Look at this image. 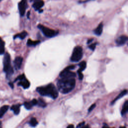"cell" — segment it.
<instances>
[{"label":"cell","mask_w":128,"mask_h":128,"mask_svg":"<svg viewBox=\"0 0 128 128\" xmlns=\"http://www.w3.org/2000/svg\"><path fill=\"white\" fill-rule=\"evenodd\" d=\"M76 85V80L73 78H62L58 80V90L62 94H67L72 91Z\"/></svg>","instance_id":"1"},{"label":"cell","mask_w":128,"mask_h":128,"mask_svg":"<svg viewBox=\"0 0 128 128\" xmlns=\"http://www.w3.org/2000/svg\"><path fill=\"white\" fill-rule=\"evenodd\" d=\"M36 91L42 96H50L54 99L58 96V92L54 85L52 84H48L46 86L38 87Z\"/></svg>","instance_id":"2"},{"label":"cell","mask_w":128,"mask_h":128,"mask_svg":"<svg viewBox=\"0 0 128 128\" xmlns=\"http://www.w3.org/2000/svg\"><path fill=\"white\" fill-rule=\"evenodd\" d=\"M4 71L6 74L8 78L11 77L14 73V70L10 64V56L8 53H6L4 57L3 60Z\"/></svg>","instance_id":"3"},{"label":"cell","mask_w":128,"mask_h":128,"mask_svg":"<svg viewBox=\"0 0 128 128\" xmlns=\"http://www.w3.org/2000/svg\"><path fill=\"white\" fill-rule=\"evenodd\" d=\"M83 56L82 48L80 46H76L72 52L70 60L72 62H79Z\"/></svg>","instance_id":"4"},{"label":"cell","mask_w":128,"mask_h":128,"mask_svg":"<svg viewBox=\"0 0 128 128\" xmlns=\"http://www.w3.org/2000/svg\"><path fill=\"white\" fill-rule=\"evenodd\" d=\"M38 28L42 31V34L47 38H51L57 36L58 34V31L50 29L42 24H38Z\"/></svg>","instance_id":"5"},{"label":"cell","mask_w":128,"mask_h":128,"mask_svg":"<svg viewBox=\"0 0 128 128\" xmlns=\"http://www.w3.org/2000/svg\"><path fill=\"white\" fill-rule=\"evenodd\" d=\"M75 66L74 65H71L66 67L62 71L60 74V76L61 78H74L76 76V74L72 72H71L70 70L74 69Z\"/></svg>","instance_id":"6"},{"label":"cell","mask_w":128,"mask_h":128,"mask_svg":"<svg viewBox=\"0 0 128 128\" xmlns=\"http://www.w3.org/2000/svg\"><path fill=\"white\" fill-rule=\"evenodd\" d=\"M28 7L27 0H22L18 4L20 14L21 16H24L25 14L26 10Z\"/></svg>","instance_id":"7"},{"label":"cell","mask_w":128,"mask_h":128,"mask_svg":"<svg viewBox=\"0 0 128 128\" xmlns=\"http://www.w3.org/2000/svg\"><path fill=\"white\" fill-rule=\"evenodd\" d=\"M128 38L127 36L124 35H122L118 37L116 40V43L118 46H122L124 44L128 41Z\"/></svg>","instance_id":"8"},{"label":"cell","mask_w":128,"mask_h":128,"mask_svg":"<svg viewBox=\"0 0 128 128\" xmlns=\"http://www.w3.org/2000/svg\"><path fill=\"white\" fill-rule=\"evenodd\" d=\"M44 5V2L42 0H34L32 5L36 10H39Z\"/></svg>","instance_id":"9"},{"label":"cell","mask_w":128,"mask_h":128,"mask_svg":"<svg viewBox=\"0 0 128 128\" xmlns=\"http://www.w3.org/2000/svg\"><path fill=\"white\" fill-rule=\"evenodd\" d=\"M22 60H23V58L21 56H18L16 58L14 61V66L16 70H18L20 69L22 66Z\"/></svg>","instance_id":"10"},{"label":"cell","mask_w":128,"mask_h":128,"mask_svg":"<svg viewBox=\"0 0 128 128\" xmlns=\"http://www.w3.org/2000/svg\"><path fill=\"white\" fill-rule=\"evenodd\" d=\"M103 26H104V25H103V24L102 22L100 23L98 26V27L95 28L94 30V34L96 35V36H100L102 32V30H103Z\"/></svg>","instance_id":"11"},{"label":"cell","mask_w":128,"mask_h":128,"mask_svg":"<svg viewBox=\"0 0 128 128\" xmlns=\"http://www.w3.org/2000/svg\"><path fill=\"white\" fill-rule=\"evenodd\" d=\"M18 85L22 86L24 88H28L30 86V83L28 80L24 78V79L20 80V82L18 83Z\"/></svg>","instance_id":"12"},{"label":"cell","mask_w":128,"mask_h":128,"mask_svg":"<svg viewBox=\"0 0 128 128\" xmlns=\"http://www.w3.org/2000/svg\"><path fill=\"white\" fill-rule=\"evenodd\" d=\"M28 35V33L26 32V31H24L20 34H16L14 36V38L15 39L16 38H20L22 40L24 39Z\"/></svg>","instance_id":"13"},{"label":"cell","mask_w":128,"mask_h":128,"mask_svg":"<svg viewBox=\"0 0 128 128\" xmlns=\"http://www.w3.org/2000/svg\"><path fill=\"white\" fill-rule=\"evenodd\" d=\"M127 92H128V91H127L126 90H122V91L114 99V100L112 102V104H113L118 100L120 99V98H122L123 96H124V95H126V94H127Z\"/></svg>","instance_id":"14"},{"label":"cell","mask_w":128,"mask_h":128,"mask_svg":"<svg viewBox=\"0 0 128 128\" xmlns=\"http://www.w3.org/2000/svg\"><path fill=\"white\" fill-rule=\"evenodd\" d=\"M128 110V101L126 100L124 104V105L122 108V110L121 111L122 115V116L124 115L127 112Z\"/></svg>","instance_id":"15"},{"label":"cell","mask_w":128,"mask_h":128,"mask_svg":"<svg viewBox=\"0 0 128 128\" xmlns=\"http://www.w3.org/2000/svg\"><path fill=\"white\" fill-rule=\"evenodd\" d=\"M11 110L14 112V114L16 115L18 114L20 111V104H15L13 105L11 107Z\"/></svg>","instance_id":"16"},{"label":"cell","mask_w":128,"mask_h":128,"mask_svg":"<svg viewBox=\"0 0 128 128\" xmlns=\"http://www.w3.org/2000/svg\"><path fill=\"white\" fill-rule=\"evenodd\" d=\"M40 43V40H32L30 39H28L27 41L26 44L28 46H36L37 44H39Z\"/></svg>","instance_id":"17"},{"label":"cell","mask_w":128,"mask_h":128,"mask_svg":"<svg viewBox=\"0 0 128 128\" xmlns=\"http://www.w3.org/2000/svg\"><path fill=\"white\" fill-rule=\"evenodd\" d=\"M8 108V106H4L0 108V118H1L4 114L6 112Z\"/></svg>","instance_id":"18"},{"label":"cell","mask_w":128,"mask_h":128,"mask_svg":"<svg viewBox=\"0 0 128 128\" xmlns=\"http://www.w3.org/2000/svg\"><path fill=\"white\" fill-rule=\"evenodd\" d=\"M4 52V42L0 37V55Z\"/></svg>","instance_id":"19"},{"label":"cell","mask_w":128,"mask_h":128,"mask_svg":"<svg viewBox=\"0 0 128 128\" xmlns=\"http://www.w3.org/2000/svg\"><path fill=\"white\" fill-rule=\"evenodd\" d=\"M38 122L37 120H36V118H31L29 122V124L30 126H32V127H35L36 126H37Z\"/></svg>","instance_id":"20"},{"label":"cell","mask_w":128,"mask_h":128,"mask_svg":"<svg viewBox=\"0 0 128 128\" xmlns=\"http://www.w3.org/2000/svg\"><path fill=\"white\" fill-rule=\"evenodd\" d=\"M78 65L80 66V68L78 70L80 71V72H82L84 70L86 66V62H84V61L82 62H80L79 64Z\"/></svg>","instance_id":"21"},{"label":"cell","mask_w":128,"mask_h":128,"mask_svg":"<svg viewBox=\"0 0 128 128\" xmlns=\"http://www.w3.org/2000/svg\"><path fill=\"white\" fill-rule=\"evenodd\" d=\"M37 105L38 106H40V107H42V108H44V107L46 106V104L40 98H39L38 100Z\"/></svg>","instance_id":"22"},{"label":"cell","mask_w":128,"mask_h":128,"mask_svg":"<svg viewBox=\"0 0 128 128\" xmlns=\"http://www.w3.org/2000/svg\"><path fill=\"white\" fill-rule=\"evenodd\" d=\"M24 106L26 108L27 110H30L33 106L32 105L31 102H24Z\"/></svg>","instance_id":"23"},{"label":"cell","mask_w":128,"mask_h":128,"mask_svg":"<svg viewBox=\"0 0 128 128\" xmlns=\"http://www.w3.org/2000/svg\"><path fill=\"white\" fill-rule=\"evenodd\" d=\"M96 43L95 42V43H94V44H91L90 45L88 46V48L90 49L91 50H94L96 47Z\"/></svg>","instance_id":"24"},{"label":"cell","mask_w":128,"mask_h":128,"mask_svg":"<svg viewBox=\"0 0 128 128\" xmlns=\"http://www.w3.org/2000/svg\"><path fill=\"white\" fill-rule=\"evenodd\" d=\"M24 78H25V76H24V74H22V75L19 76L16 79V80H15V81H16V80H21L24 79Z\"/></svg>","instance_id":"25"},{"label":"cell","mask_w":128,"mask_h":128,"mask_svg":"<svg viewBox=\"0 0 128 128\" xmlns=\"http://www.w3.org/2000/svg\"><path fill=\"white\" fill-rule=\"evenodd\" d=\"M78 78L80 80H82V78H83V77H84V76L82 72L80 71H79V70H78Z\"/></svg>","instance_id":"26"},{"label":"cell","mask_w":128,"mask_h":128,"mask_svg":"<svg viewBox=\"0 0 128 128\" xmlns=\"http://www.w3.org/2000/svg\"><path fill=\"white\" fill-rule=\"evenodd\" d=\"M96 106V104H92L88 108V112H90L91 111H92V110H94V108H95V106Z\"/></svg>","instance_id":"27"},{"label":"cell","mask_w":128,"mask_h":128,"mask_svg":"<svg viewBox=\"0 0 128 128\" xmlns=\"http://www.w3.org/2000/svg\"><path fill=\"white\" fill-rule=\"evenodd\" d=\"M30 102H31L32 106L37 105V104H38V100H36V99H33Z\"/></svg>","instance_id":"28"},{"label":"cell","mask_w":128,"mask_h":128,"mask_svg":"<svg viewBox=\"0 0 128 128\" xmlns=\"http://www.w3.org/2000/svg\"><path fill=\"white\" fill-rule=\"evenodd\" d=\"M84 122H81L80 124H78V125L77 126V128H81L82 126H84Z\"/></svg>","instance_id":"29"},{"label":"cell","mask_w":128,"mask_h":128,"mask_svg":"<svg viewBox=\"0 0 128 128\" xmlns=\"http://www.w3.org/2000/svg\"><path fill=\"white\" fill-rule=\"evenodd\" d=\"M66 128H74V125H72V124H70V125H68V126H67Z\"/></svg>","instance_id":"30"},{"label":"cell","mask_w":128,"mask_h":128,"mask_svg":"<svg viewBox=\"0 0 128 128\" xmlns=\"http://www.w3.org/2000/svg\"><path fill=\"white\" fill-rule=\"evenodd\" d=\"M92 41H93V39H92V38H90V39H89V40H88L87 44H90V42H92Z\"/></svg>","instance_id":"31"},{"label":"cell","mask_w":128,"mask_h":128,"mask_svg":"<svg viewBox=\"0 0 128 128\" xmlns=\"http://www.w3.org/2000/svg\"><path fill=\"white\" fill-rule=\"evenodd\" d=\"M9 85L12 88H14V84H12V82H10V83H9Z\"/></svg>","instance_id":"32"},{"label":"cell","mask_w":128,"mask_h":128,"mask_svg":"<svg viewBox=\"0 0 128 128\" xmlns=\"http://www.w3.org/2000/svg\"><path fill=\"white\" fill-rule=\"evenodd\" d=\"M102 128H110V127H108V126H106V125H104L103 126H102Z\"/></svg>","instance_id":"33"},{"label":"cell","mask_w":128,"mask_h":128,"mask_svg":"<svg viewBox=\"0 0 128 128\" xmlns=\"http://www.w3.org/2000/svg\"><path fill=\"white\" fill-rule=\"evenodd\" d=\"M30 12L28 11V13H27V18H30Z\"/></svg>","instance_id":"34"},{"label":"cell","mask_w":128,"mask_h":128,"mask_svg":"<svg viewBox=\"0 0 128 128\" xmlns=\"http://www.w3.org/2000/svg\"><path fill=\"white\" fill-rule=\"evenodd\" d=\"M80 128H90L88 126H83Z\"/></svg>","instance_id":"35"},{"label":"cell","mask_w":128,"mask_h":128,"mask_svg":"<svg viewBox=\"0 0 128 128\" xmlns=\"http://www.w3.org/2000/svg\"><path fill=\"white\" fill-rule=\"evenodd\" d=\"M42 11H43V10H39V12H40H40H42Z\"/></svg>","instance_id":"36"},{"label":"cell","mask_w":128,"mask_h":128,"mask_svg":"<svg viewBox=\"0 0 128 128\" xmlns=\"http://www.w3.org/2000/svg\"><path fill=\"white\" fill-rule=\"evenodd\" d=\"M0 128H2V123H1L0 121Z\"/></svg>","instance_id":"37"},{"label":"cell","mask_w":128,"mask_h":128,"mask_svg":"<svg viewBox=\"0 0 128 128\" xmlns=\"http://www.w3.org/2000/svg\"><path fill=\"white\" fill-rule=\"evenodd\" d=\"M90 0H85V1H84V2H88V1H90Z\"/></svg>","instance_id":"38"},{"label":"cell","mask_w":128,"mask_h":128,"mask_svg":"<svg viewBox=\"0 0 128 128\" xmlns=\"http://www.w3.org/2000/svg\"><path fill=\"white\" fill-rule=\"evenodd\" d=\"M120 128H126L125 126H120Z\"/></svg>","instance_id":"39"},{"label":"cell","mask_w":128,"mask_h":128,"mask_svg":"<svg viewBox=\"0 0 128 128\" xmlns=\"http://www.w3.org/2000/svg\"><path fill=\"white\" fill-rule=\"evenodd\" d=\"M32 0H30V2H32Z\"/></svg>","instance_id":"40"},{"label":"cell","mask_w":128,"mask_h":128,"mask_svg":"<svg viewBox=\"0 0 128 128\" xmlns=\"http://www.w3.org/2000/svg\"><path fill=\"white\" fill-rule=\"evenodd\" d=\"M2 0H0V1H2Z\"/></svg>","instance_id":"41"}]
</instances>
